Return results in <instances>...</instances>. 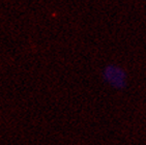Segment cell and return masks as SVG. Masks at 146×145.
<instances>
[{
    "label": "cell",
    "mask_w": 146,
    "mask_h": 145,
    "mask_svg": "<svg viewBox=\"0 0 146 145\" xmlns=\"http://www.w3.org/2000/svg\"><path fill=\"white\" fill-rule=\"evenodd\" d=\"M103 81L116 90H122L127 87V74L123 67L117 64H108L102 71Z\"/></svg>",
    "instance_id": "cell-1"
}]
</instances>
